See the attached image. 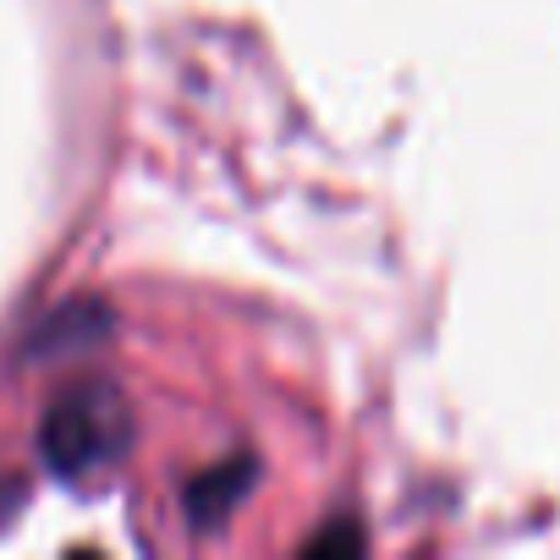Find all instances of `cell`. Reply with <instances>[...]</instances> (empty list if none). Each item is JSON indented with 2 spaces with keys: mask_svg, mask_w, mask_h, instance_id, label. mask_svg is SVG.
I'll use <instances>...</instances> for the list:
<instances>
[{
  "mask_svg": "<svg viewBox=\"0 0 560 560\" xmlns=\"http://www.w3.org/2000/svg\"><path fill=\"white\" fill-rule=\"evenodd\" d=\"M45 456L61 472H89L100 462H110L127 440V412L116 401V390L105 385H78L67 390L50 412H45Z\"/></svg>",
  "mask_w": 560,
  "mask_h": 560,
  "instance_id": "cell-1",
  "label": "cell"
},
{
  "mask_svg": "<svg viewBox=\"0 0 560 560\" xmlns=\"http://www.w3.org/2000/svg\"><path fill=\"white\" fill-rule=\"evenodd\" d=\"M7 505H12V483L0 478V516H7Z\"/></svg>",
  "mask_w": 560,
  "mask_h": 560,
  "instance_id": "cell-2",
  "label": "cell"
}]
</instances>
